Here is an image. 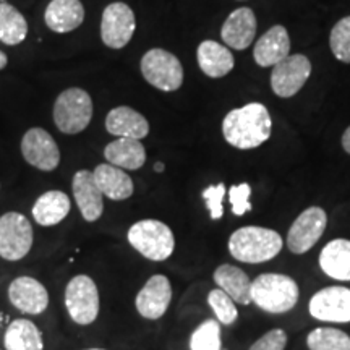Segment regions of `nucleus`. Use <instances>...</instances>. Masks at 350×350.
<instances>
[{
    "instance_id": "obj_1",
    "label": "nucleus",
    "mask_w": 350,
    "mask_h": 350,
    "mask_svg": "<svg viewBox=\"0 0 350 350\" xmlns=\"http://www.w3.org/2000/svg\"><path fill=\"white\" fill-rule=\"evenodd\" d=\"M273 130L269 111L260 103L234 109L222 122V135L237 150H253L268 142Z\"/></svg>"
},
{
    "instance_id": "obj_2",
    "label": "nucleus",
    "mask_w": 350,
    "mask_h": 350,
    "mask_svg": "<svg viewBox=\"0 0 350 350\" xmlns=\"http://www.w3.org/2000/svg\"><path fill=\"white\" fill-rule=\"evenodd\" d=\"M282 237L279 232L266 227L247 226L237 229L229 239V253L242 262H266L282 250Z\"/></svg>"
},
{
    "instance_id": "obj_3",
    "label": "nucleus",
    "mask_w": 350,
    "mask_h": 350,
    "mask_svg": "<svg viewBox=\"0 0 350 350\" xmlns=\"http://www.w3.org/2000/svg\"><path fill=\"white\" fill-rule=\"evenodd\" d=\"M300 297L299 284L291 275L266 273L252 282V304L268 313L291 312Z\"/></svg>"
},
{
    "instance_id": "obj_4",
    "label": "nucleus",
    "mask_w": 350,
    "mask_h": 350,
    "mask_svg": "<svg viewBox=\"0 0 350 350\" xmlns=\"http://www.w3.org/2000/svg\"><path fill=\"white\" fill-rule=\"evenodd\" d=\"M126 239L139 255L151 261L167 260L175 250L174 232L157 219H143L135 222L129 229Z\"/></svg>"
},
{
    "instance_id": "obj_5",
    "label": "nucleus",
    "mask_w": 350,
    "mask_h": 350,
    "mask_svg": "<svg viewBox=\"0 0 350 350\" xmlns=\"http://www.w3.org/2000/svg\"><path fill=\"white\" fill-rule=\"evenodd\" d=\"M93 119V100L85 90L70 88L59 94L54 104V122L62 133L77 135Z\"/></svg>"
},
{
    "instance_id": "obj_6",
    "label": "nucleus",
    "mask_w": 350,
    "mask_h": 350,
    "mask_svg": "<svg viewBox=\"0 0 350 350\" xmlns=\"http://www.w3.org/2000/svg\"><path fill=\"white\" fill-rule=\"evenodd\" d=\"M65 306L70 318L77 325H93L98 319L100 308L99 291L90 275L78 274L70 279L65 288Z\"/></svg>"
},
{
    "instance_id": "obj_7",
    "label": "nucleus",
    "mask_w": 350,
    "mask_h": 350,
    "mask_svg": "<svg viewBox=\"0 0 350 350\" xmlns=\"http://www.w3.org/2000/svg\"><path fill=\"white\" fill-rule=\"evenodd\" d=\"M142 73L144 80L154 86L156 90L177 91L183 83V67L180 60L169 51L151 49L143 55Z\"/></svg>"
},
{
    "instance_id": "obj_8",
    "label": "nucleus",
    "mask_w": 350,
    "mask_h": 350,
    "mask_svg": "<svg viewBox=\"0 0 350 350\" xmlns=\"http://www.w3.org/2000/svg\"><path fill=\"white\" fill-rule=\"evenodd\" d=\"M31 222L23 214L10 211L0 217V256L7 261H20L33 247Z\"/></svg>"
},
{
    "instance_id": "obj_9",
    "label": "nucleus",
    "mask_w": 350,
    "mask_h": 350,
    "mask_svg": "<svg viewBox=\"0 0 350 350\" xmlns=\"http://www.w3.org/2000/svg\"><path fill=\"white\" fill-rule=\"evenodd\" d=\"M327 226L326 211L319 206L306 208L292 222L287 234V248L295 255H304L317 245Z\"/></svg>"
},
{
    "instance_id": "obj_10",
    "label": "nucleus",
    "mask_w": 350,
    "mask_h": 350,
    "mask_svg": "<svg viewBox=\"0 0 350 350\" xmlns=\"http://www.w3.org/2000/svg\"><path fill=\"white\" fill-rule=\"evenodd\" d=\"M137 29V20L131 8L124 2H113L106 7L100 18V38L111 49H122Z\"/></svg>"
},
{
    "instance_id": "obj_11",
    "label": "nucleus",
    "mask_w": 350,
    "mask_h": 350,
    "mask_svg": "<svg viewBox=\"0 0 350 350\" xmlns=\"http://www.w3.org/2000/svg\"><path fill=\"white\" fill-rule=\"evenodd\" d=\"M312 75V62L301 54L288 55L274 65L271 73V88L279 98H292L304 88Z\"/></svg>"
},
{
    "instance_id": "obj_12",
    "label": "nucleus",
    "mask_w": 350,
    "mask_h": 350,
    "mask_svg": "<svg viewBox=\"0 0 350 350\" xmlns=\"http://www.w3.org/2000/svg\"><path fill=\"white\" fill-rule=\"evenodd\" d=\"M21 154L26 163L44 172H51L60 164V150L55 139L39 126L29 129L25 133L21 139Z\"/></svg>"
},
{
    "instance_id": "obj_13",
    "label": "nucleus",
    "mask_w": 350,
    "mask_h": 350,
    "mask_svg": "<svg viewBox=\"0 0 350 350\" xmlns=\"http://www.w3.org/2000/svg\"><path fill=\"white\" fill-rule=\"evenodd\" d=\"M310 314L325 323H350V288L332 286L317 292L308 304Z\"/></svg>"
},
{
    "instance_id": "obj_14",
    "label": "nucleus",
    "mask_w": 350,
    "mask_h": 350,
    "mask_svg": "<svg viewBox=\"0 0 350 350\" xmlns=\"http://www.w3.org/2000/svg\"><path fill=\"white\" fill-rule=\"evenodd\" d=\"M170 300H172V286L163 274H154L148 279L142 291L138 292L137 305L138 313L146 319H159L167 312Z\"/></svg>"
},
{
    "instance_id": "obj_15",
    "label": "nucleus",
    "mask_w": 350,
    "mask_h": 350,
    "mask_svg": "<svg viewBox=\"0 0 350 350\" xmlns=\"http://www.w3.org/2000/svg\"><path fill=\"white\" fill-rule=\"evenodd\" d=\"M8 300L20 312L28 314H41L49 306L47 288L38 279L20 275L8 286Z\"/></svg>"
},
{
    "instance_id": "obj_16",
    "label": "nucleus",
    "mask_w": 350,
    "mask_h": 350,
    "mask_svg": "<svg viewBox=\"0 0 350 350\" xmlns=\"http://www.w3.org/2000/svg\"><path fill=\"white\" fill-rule=\"evenodd\" d=\"M72 190L80 213L86 222H96L104 213L103 191L90 170L83 169L73 175Z\"/></svg>"
},
{
    "instance_id": "obj_17",
    "label": "nucleus",
    "mask_w": 350,
    "mask_h": 350,
    "mask_svg": "<svg viewBox=\"0 0 350 350\" xmlns=\"http://www.w3.org/2000/svg\"><path fill=\"white\" fill-rule=\"evenodd\" d=\"M256 36V16L252 8H237L227 16L221 29V38L235 51H243L252 46Z\"/></svg>"
},
{
    "instance_id": "obj_18",
    "label": "nucleus",
    "mask_w": 350,
    "mask_h": 350,
    "mask_svg": "<svg viewBox=\"0 0 350 350\" xmlns=\"http://www.w3.org/2000/svg\"><path fill=\"white\" fill-rule=\"evenodd\" d=\"M291 38L282 25L268 29L255 44L253 57L260 67H274L291 54Z\"/></svg>"
},
{
    "instance_id": "obj_19",
    "label": "nucleus",
    "mask_w": 350,
    "mask_h": 350,
    "mask_svg": "<svg viewBox=\"0 0 350 350\" xmlns=\"http://www.w3.org/2000/svg\"><path fill=\"white\" fill-rule=\"evenodd\" d=\"M106 129L117 138H131L139 142L150 133V124L144 116L129 106L112 109L106 117Z\"/></svg>"
},
{
    "instance_id": "obj_20",
    "label": "nucleus",
    "mask_w": 350,
    "mask_h": 350,
    "mask_svg": "<svg viewBox=\"0 0 350 350\" xmlns=\"http://www.w3.org/2000/svg\"><path fill=\"white\" fill-rule=\"evenodd\" d=\"M44 20L54 33H70L81 26L85 7L80 0H52L44 13Z\"/></svg>"
},
{
    "instance_id": "obj_21",
    "label": "nucleus",
    "mask_w": 350,
    "mask_h": 350,
    "mask_svg": "<svg viewBox=\"0 0 350 350\" xmlns=\"http://www.w3.org/2000/svg\"><path fill=\"white\" fill-rule=\"evenodd\" d=\"M94 180L104 196L112 201H124L133 195V180L124 169L112 164H99L93 170Z\"/></svg>"
},
{
    "instance_id": "obj_22",
    "label": "nucleus",
    "mask_w": 350,
    "mask_h": 350,
    "mask_svg": "<svg viewBox=\"0 0 350 350\" xmlns=\"http://www.w3.org/2000/svg\"><path fill=\"white\" fill-rule=\"evenodd\" d=\"M319 268L336 281H350V240L336 239L319 253Z\"/></svg>"
},
{
    "instance_id": "obj_23",
    "label": "nucleus",
    "mask_w": 350,
    "mask_h": 350,
    "mask_svg": "<svg viewBox=\"0 0 350 350\" xmlns=\"http://www.w3.org/2000/svg\"><path fill=\"white\" fill-rule=\"evenodd\" d=\"M109 164L126 170H138L146 163V150L139 139L117 138L104 148Z\"/></svg>"
},
{
    "instance_id": "obj_24",
    "label": "nucleus",
    "mask_w": 350,
    "mask_h": 350,
    "mask_svg": "<svg viewBox=\"0 0 350 350\" xmlns=\"http://www.w3.org/2000/svg\"><path fill=\"white\" fill-rule=\"evenodd\" d=\"M201 72L209 78H222L232 72L235 60L226 46L216 41H203L196 51Z\"/></svg>"
},
{
    "instance_id": "obj_25",
    "label": "nucleus",
    "mask_w": 350,
    "mask_h": 350,
    "mask_svg": "<svg viewBox=\"0 0 350 350\" xmlns=\"http://www.w3.org/2000/svg\"><path fill=\"white\" fill-rule=\"evenodd\" d=\"M214 282L235 304H252V281L243 269L232 265H221L214 271Z\"/></svg>"
},
{
    "instance_id": "obj_26",
    "label": "nucleus",
    "mask_w": 350,
    "mask_h": 350,
    "mask_svg": "<svg viewBox=\"0 0 350 350\" xmlns=\"http://www.w3.org/2000/svg\"><path fill=\"white\" fill-rule=\"evenodd\" d=\"M70 198L64 191L51 190L42 193L33 206V219L42 227L57 226L68 216Z\"/></svg>"
},
{
    "instance_id": "obj_27",
    "label": "nucleus",
    "mask_w": 350,
    "mask_h": 350,
    "mask_svg": "<svg viewBox=\"0 0 350 350\" xmlns=\"http://www.w3.org/2000/svg\"><path fill=\"white\" fill-rule=\"evenodd\" d=\"M3 345L5 350H44L42 332L33 321L18 318L8 325Z\"/></svg>"
},
{
    "instance_id": "obj_28",
    "label": "nucleus",
    "mask_w": 350,
    "mask_h": 350,
    "mask_svg": "<svg viewBox=\"0 0 350 350\" xmlns=\"http://www.w3.org/2000/svg\"><path fill=\"white\" fill-rule=\"evenodd\" d=\"M28 36V23L15 7L0 2V41L7 46H16Z\"/></svg>"
},
{
    "instance_id": "obj_29",
    "label": "nucleus",
    "mask_w": 350,
    "mask_h": 350,
    "mask_svg": "<svg viewBox=\"0 0 350 350\" xmlns=\"http://www.w3.org/2000/svg\"><path fill=\"white\" fill-rule=\"evenodd\" d=\"M310 350H350V336L336 327H317L306 338Z\"/></svg>"
},
{
    "instance_id": "obj_30",
    "label": "nucleus",
    "mask_w": 350,
    "mask_h": 350,
    "mask_svg": "<svg viewBox=\"0 0 350 350\" xmlns=\"http://www.w3.org/2000/svg\"><path fill=\"white\" fill-rule=\"evenodd\" d=\"M221 323L217 319H206L191 334L190 350H221Z\"/></svg>"
},
{
    "instance_id": "obj_31",
    "label": "nucleus",
    "mask_w": 350,
    "mask_h": 350,
    "mask_svg": "<svg viewBox=\"0 0 350 350\" xmlns=\"http://www.w3.org/2000/svg\"><path fill=\"white\" fill-rule=\"evenodd\" d=\"M208 304L211 306L214 314H216V319L221 323V325L230 326L237 321L239 312H237V306H235V301L219 287L213 288V291L209 292Z\"/></svg>"
},
{
    "instance_id": "obj_32",
    "label": "nucleus",
    "mask_w": 350,
    "mask_h": 350,
    "mask_svg": "<svg viewBox=\"0 0 350 350\" xmlns=\"http://www.w3.org/2000/svg\"><path fill=\"white\" fill-rule=\"evenodd\" d=\"M329 46L336 59L350 64V16H345L332 26Z\"/></svg>"
},
{
    "instance_id": "obj_33",
    "label": "nucleus",
    "mask_w": 350,
    "mask_h": 350,
    "mask_svg": "<svg viewBox=\"0 0 350 350\" xmlns=\"http://www.w3.org/2000/svg\"><path fill=\"white\" fill-rule=\"evenodd\" d=\"M250 195L252 187L248 183H240V185H234L230 188L229 201L232 204V213L235 216H243L245 213L252 211Z\"/></svg>"
},
{
    "instance_id": "obj_34",
    "label": "nucleus",
    "mask_w": 350,
    "mask_h": 350,
    "mask_svg": "<svg viewBox=\"0 0 350 350\" xmlns=\"http://www.w3.org/2000/svg\"><path fill=\"white\" fill-rule=\"evenodd\" d=\"M224 196H226L224 183L211 185L203 191V198L206 201L209 216H211L213 221H217V219L224 216V208H222V200H224Z\"/></svg>"
},
{
    "instance_id": "obj_35",
    "label": "nucleus",
    "mask_w": 350,
    "mask_h": 350,
    "mask_svg": "<svg viewBox=\"0 0 350 350\" xmlns=\"http://www.w3.org/2000/svg\"><path fill=\"white\" fill-rule=\"evenodd\" d=\"M287 334L282 329H271L262 334L250 350H286Z\"/></svg>"
},
{
    "instance_id": "obj_36",
    "label": "nucleus",
    "mask_w": 350,
    "mask_h": 350,
    "mask_svg": "<svg viewBox=\"0 0 350 350\" xmlns=\"http://www.w3.org/2000/svg\"><path fill=\"white\" fill-rule=\"evenodd\" d=\"M342 148L347 154H350V126L349 129H345L344 135H342Z\"/></svg>"
},
{
    "instance_id": "obj_37",
    "label": "nucleus",
    "mask_w": 350,
    "mask_h": 350,
    "mask_svg": "<svg viewBox=\"0 0 350 350\" xmlns=\"http://www.w3.org/2000/svg\"><path fill=\"white\" fill-rule=\"evenodd\" d=\"M7 64H8V57L3 54L2 51H0V70H3L7 67Z\"/></svg>"
},
{
    "instance_id": "obj_38",
    "label": "nucleus",
    "mask_w": 350,
    "mask_h": 350,
    "mask_svg": "<svg viewBox=\"0 0 350 350\" xmlns=\"http://www.w3.org/2000/svg\"><path fill=\"white\" fill-rule=\"evenodd\" d=\"M154 170H156L157 174L164 172V164H163V163H157V164H154Z\"/></svg>"
},
{
    "instance_id": "obj_39",
    "label": "nucleus",
    "mask_w": 350,
    "mask_h": 350,
    "mask_svg": "<svg viewBox=\"0 0 350 350\" xmlns=\"http://www.w3.org/2000/svg\"><path fill=\"white\" fill-rule=\"evenodd\" d=\"M85 350H106V349H85Z\"/></svg>"
}]
</instances>
